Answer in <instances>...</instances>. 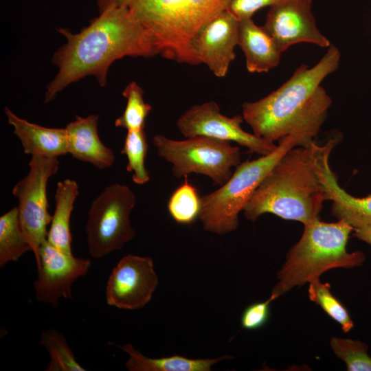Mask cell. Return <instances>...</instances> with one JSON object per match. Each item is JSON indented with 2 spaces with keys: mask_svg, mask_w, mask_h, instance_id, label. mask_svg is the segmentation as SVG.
<instances>
[{
  "mask_svg": "<svg viewBox=\"0 0 371 371\" xmlns=\"http://www.w3.org/2000/svg\"><path fill=\"white\" fill-rule=\"evenodd\" d=\"M57 32L67 41L52 56L58 72L46 86L45 103L88 76H94L101 87L106 86L109 69L118 59L158 55L150 34L133 14L114 3L99 10V15L78 33L63 27Z\"/></svg>",
  "mask_w": 371,
  "mask_h": 371,
  "instance_id": "cell-1",
  "label": "cell"
},
{
  "mask_svg": "<svg viewBox=\"0 0 371 371\" xmlns=\"http://www.w3.org/2000/svg\"><path fill=\"white\" fill-rule=\"evenodd\" d=\"M341 54L330 45L313 67L301 65L278 89L255 102L242 104L243 117L257 137L273 142L288 135L313 142L332 104L320 85L337 69Z\"/></svg>",
  "mask_w": 371,
  "mask_h": 371,
  "instance_id": "cell-2",
  "label": "cell"
},
{
  "mask_svg": "<svg viewBox=\"0 0 371 371\" xmlns=\"http://www.w3.org/2000/svg\"><path fill=\"white\" fill-rule=\"evenodd\" d=\"M314 141L289 150L276 164L252 194L243 210L254 222L272 214L304 225L320 218L327 201L315 163Z\"/></svg>",
  "mask_w": 371,
  "mask_h": 371,
  "instance_id": "cell-3",
  "label": "cell"
},
{
  "mask_svg": "<svg viewBox=\"0 0 371 371\" xmlns=\"http://www.w3.org/2000/svg\"><path fill=\"white\" fill-rule=\"evenodd\" d=\"M232 0H97L100 10L127 8L150 34L158 55L177 63L200 65L192 44L199 32Z\"/></svg>",
  "mask_w": 371,
  "mask_h": 371,
  "instance_id": "cell-4",
  "label": "cell"
},
{
  "mask_svg": "<svg viewBox=\"0 0 371 371\" xmlns=\"http://www.w3.org/2000/svg\"><path fill=\"white\" fill-rule=\"evenodd\" d=\"M304 226L300 240L287 253L277 274L278 282L270 295L274 300L328 270L354 268L366 260L363 251H348L354 229L344 221L326 223L318 218Z\"/></svg>",
  "mask_w": 371,
  "mask_h": 371,
  "instance_id": "cell-5",
  "label": "cell"
},
{
  "mask_svg": "<svg viewBox=\"0 0 371 371\" xmlns=\"http://www.w3.org/2000/svg\"><path fill=\"white\" fill-rule=\"evenodd\" d=\"M300 137L288 135L279 140L271 153L254 160L240 162L229 179L216 190L201 196L199 219L204 230L225 235L239 225L238 214L278 160L291 148L306 146Z\"/></svg>",
  "mask_w": 371,
  "mask_h": 371,
  "instance_id": "cell-6",
  "label": "cell"
},
{
  "mask_svg": "<svg viewBox=\"0 0 371 371\" xmlns=\"http://www.w3.org/2000/svg\"><path fill=\"white\" fill-rule=\"evenodd\" d=\"M153 143L158 155L171 164L172 172L178 179L196 173L221 186L240 163V148L227 141L203 136L177 140L156 135Z\"/></svg>",
  "mask_w": 371,
  "mask_h": 371,
  "instance_id": "cell-7",
  "label": "cell"
},
{
  "mask_svg": "<svg viewBox=\"0 0 371 371\" xmlns=\"http://www.w3.org/2000/svg\"><path fill=\"white\" fill-rule=\"evenodd\" d=\"M136 203L133 190L125 184L106 187L93 200L85 227L90 255L100 258L123 246L135 236L130 214Z\"/></svg>",
  "mask_w": 371,
  "mask_h": 371,
  "instance_id": "cell-8",
  "label": "cell"
},
{
  "mask_svg": "<svg viewBox=\"0 0 371 371\" xmlns=\"http://www.w3.org/2000/svg\"><path fill=\"white\" fill-rule=\"evenodd\" d=\"M27 174L12 189L18 199L21 227L29 241L35 258L41 244L47 239V227L52 216L48 212L47 185L59 168L57 157L32 156Z\"/></svg>",
  "mask_w": 371,
  "mask_h": 371,
  "instance_id": "cell-9",
  "label": "cell"
},
{
  "mask_svg": "<svg viewBox=\"0 0 371 371\" xmlns=\"http://www.w3.org/2000/svg\"><path fill=\"white\" fill-rule=\"evenodd\" d=\"M243 117H227L221 112L218 104L207 101L195 104L183 113L177 126L186 137L203 136L227 142H234L251 153L267 155L275 150L273 142L260 138L242 128Z\"/></svg>",
  "mask_w": 371,
  "mask_h": 371,
  "instance_id": "cell-10",
  "label": "cell"
},
{
  "mask_svg": "<svg viewBox=\"0 0 371 371\" xmlns=\"http://www.w3.org/2000/svg\"><path fill=\"white\" fill-rule=\"evenodd\" d=\"M159 283L151 258L128 254L113 269L106 286V300L118 308L136 310L152 299Z\"/></svg>",
  "mask_w": 371,
  "mask_h": 371,
  "instance_id": "cell-11",
  "label": "cell"
},
{
  "mask_svg": "<svg viewBox=\"0 0 371 371\" xmlns=\"http://www.w3.org/2000/svg\"><path fill=\"white\" fill-rule=\"evenodd\" d=\"M35 260L38 274L34 284L36 299L53 308L58 306L60 297L72 299V284L85 276L91 266L89 259L64 253L47 239L41 244Z\"/></svg>",
  "mask_w": 371,
  "mask_h": 371,
  "instance_id": "cell-12",
  "label": "cell"
},
{
  "mask_svg": "<svg viewBox=\"0 0 371 371\" xmlns=\"http://www.w3.org/2000/svg\"><path fill=\"white\" fill-rule=\"evenodd\" d=\"M311 6L312 0H282L269 7L263 27L282 53L299 43L331 45L318 30Z\"/></svg>",
  "mask_w": 371,
  "mask_h": 371,
  "instance_id": "cell-13",
  "label": "cell"
},
{
  "mask_svg": "<svg viewBox=\"0 0 371 371\" xmlns=\"http://www.w3.org/2000/svg\"><path fill=\"white\" fill-rule=\"evenodd\" d=\"M239 20L227 9L207 23L195 37L192 48L199 64L218 78L225 77L236 58Z\"/></svg>",
  "mask_w": 371,
  "mask_h": 371,
  "instance_id": "cell-14",
  "label": "cell"
},
{
  "mask_svg": "<svg viewBox=\"0 0 371 371\" xmlns=\"http://www.w3.org/2000/svg\"><path fill=\"white\" fill-rule=\"evenodd\" d=\"M339 141V136H336L322 146L315 144V163L327 201H332V215L355 229L371 225V194L355 196L339 185L337 175L329 165L330 153Z\"/></svg>",
  "mask_w": 371,
  "mask_h": 371,
  "instance_id": "cell-15",
  "label": "cell"
},
{
  "mask_svg": "<svg viewBox=\"0 0 371 371\" xmlns=\"http://www.w3.org/2000/svg\"><path fill=\"white\" fill-rule=\"evenodd\" d=\"M98 116H76L65 127L67 151L74 158L90 163L99 169L111 167L115 159L113 151L100 140L98 132Z\"/></svg>",
  "mask_w": 371,
  "mask_h": 371,
  "instance_id": "cell-16",
  "label": "cell"
},
{
  "mask_svg": "<svg viewBox=\"0 0 371 371\" xmlns=\"http://www.w3.org/2000/svg\"><path fill=\"white\" fill-rule=\"evenodd\" d=\"M4 111L25 154L58 158L68 153L65 128L42 126L18 117L7 106Z\"/></svg>",
  "mask_w": 371,
  "mask_h": 371,
  "instance_id": "cell-17",
  "label": "cell"
},
{
  "mask_svg": "<svg viewBox=\"0 0 371 371\" xmlns=\"http://www.w3.org/2000/svg\"><path fill=\"white\" fill-rule=\"evenodd\" d=\"M238 45L250 73L267 72L280 63L281 51L264 27L257 25L252 18L239 20Z\"/></svg>",
  "mask_w": 371,
  "mask_h": 371,
  "instance_id": "cell-18",
  "label": "cell"
},
{
  "mask_svg": "<svg viewBox=\"0 0 371 371\" xmlns=\"http://www.w3.org/2000/svg\"><path fill=\"white\" fill-rule=\"evenodd\" d=\"M78 194L79 188L76 181L67 179L57 183L55 210L47 236L49 243L69 254H72L70 217Z\"/></svg>",
  "mask_w": 371,
  "mask_h": 371,
  "instance_id": "cell-19",
  "label": "cell"
},
{
  "mask_svg": "<svg viewBox=\"0 0 371 371\" xmlns=\"http://www.w3.org/2000/svg\"><path fill=\"white\" fill-rule=\"evenodd\" d=\"M117 346L128 355L125 366L130 371H210L216 363L232 358L229 355L213 359H190L181 355L150 358L143 355L131 344Z\"/></svg>",
  "mask_w": 371,
  "mask_h": 371,
  "instance_id": "cell-20",
  "label": "cell"
},
{
  "mask_svg": "<svg viewBox=\"0 0 371 371\" xmlns=\"http://www.w3.org/2000/svg\"><path fill=\"white\" fill-rule=\"evenodd\" d=\"M28 251L32 248L21 227L18 208L14 207L0 217V267Z\"/></svg>",
  "mask_w": 371,
  "mask_h": 371,
  "instance_id": "cell-21",
  "label": "cell"
},
{
  "mask_svg": "<svg viewBox=\"0 0 371 371\" xmlns=\"http://www.w3.org/2000/svg\"><path fill=\"white\" fill-rule=\"evenodd\" d=\"M168 211L178 224L189 225L199 218L201 200L196 188L187 181L171 194L168 203Z\"/></svg>",
  "mask_w": 371,
  "mask_h": 371,
  "instance_id": "cell-22",
  "label": "cell"
},
{
  "mask_svg": "<svg viewBox=\"0 0 371 371\" xmlns=\"http://www.w3.org/2000/svg\"><path fill=\"white\" fill-rule=\"evenodd\" d=\"M148 148L145 128L127 131L121 153L126 156V170L133 173L132 180L138 185H143L150 179L149 172L145 166Z\"/></svg>",
  "mask_w": 371,
  "mask_h": 371,
  "instance_id": "cell-23",
  "label": "cell"
},
{
  "mask_svg": "<svg viewBox=\"0 0 371 371\" xmlns=\"http://www.w3.org/2000/svg\"><path fill=\"white\" fill-rule=\"evenodd\" d=\"M308 293L309 299L319 306L333 320L337 322L345 333L350 331L355 324L343 304L334 296L330 291V285L322 282L319 278H315L308 282Z\"/></svg>",
  "mask_w": 371,
  "mask_h": 371,
  "instance_id": "cell-24",
  "label": "cell"
},
{
  "mask_svg": "<svg viewBox=\"0 0 371 371\" xmlns=\"http://www.w3.org/2000/svg\"><path fill=\"white\" fill-rule=\"evenodd\" d=\"M41 344L49 352L50 361L47 371H85L76 360L74 354L67 344L65 337L55 329L43 331L41 335Z\"/></svg>",
  "mask_w": 371,
  "mask_h": 371,
  "instance_id": "cell-25",
  "label": "cell"
},
{
  "mask_svg": "<svg viewBox=\"0 0 371 371\" xmlns=\"http://www.w3.org/2000/svg\"><path fill=\"white\" fill-rule=\"evenodd\" d=\"M126 105L122 115L115 121V126L131 130L145 128L146 119L152 106L144 99L142 88L135 81L131 82L122 91Z\"/></svg>",
  "mask_w": 371,
  "mask_h": 371,
  "instance_id": "cell-26",
  "label": "cell"
},
{
  "mask_svg": "<svg viewBox=\"0 0 371 371\" xmlns=\"http://www.w3.org/2000/svg\"><path fill=\"white\" fill-rule=\"evenodd\" d=\"M334 354L344 362L348 371H371V356L366 343L333 337L330 341Z\"/></svg>",
  "mask_w": 371,
  "mask_h": 371,
  "instance_id": "cell-27",
  "label": "cell"
},
{
  "mask_svg": "<svg viewBox=\"0 0 371 371\" xmlns=\"http://www.w3.org/2000/svg\"><path fill=\"white\" fill-rule=\"evenodd\" d=\"M274 300L269 297L264 302H255L243 311L240 323L242 328L254 330L262 328L268 322L270 315V304Z\"/></svg>",
  "mask_w": 371,
  "mask_h": 371,
  "instance_id": "cell-28",
  "label": "cell"
},
{
  "mask_svg": "<svg viewBox=\"0 0 371 371\" xmlns=\"http://www.w3.org/2000/svg\"><path fill=\"white\" fill-rule=\"evenodd\" d=\"M282 0H232L227 7L238 20L252 18L257 12L267 6H272Z\"/></svg>",
  "mask_w": 371,
  "mask_h": 371,
  "instance_id": "cell-29",
  "label": "cell"
},
{
  "mask_svg": "<svg viewBox=\"0 0 371 371\" xmlns=\"http://www.w3.org/2000/svg\"><path fill=\"white\" fill-rule=\"evenodd\" d=\"M353 236L357 239L371 245V225L355 229Z\"/></svg>",
  "mask_w": 371,
  "mask_h": 371,
  "instance_id": "cell-30",
  "label": "cell"
}]
</instances>
